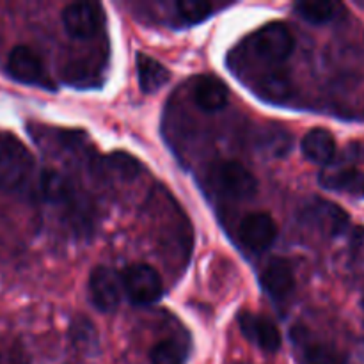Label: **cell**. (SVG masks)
<instances>
[{
  "label": "cell",
  "instance_id": "obj_1",
  "mask_svg": "<svg viewBox=\"0 0 364 364\" xmlns=\"http://www.w3.org/2000/svg\"><path fill=\"white\" fill-rule=\"evenodd\" d=\"M34 159L23 142L9 132H0V191L16 192L31 180Z\"/></svg>",
  "mask_w": 364,
  "mask_h": 364
},
{
  "label": "cell",
  "instance_id": "obj_2",
  "mask_svg": "<svg viewBox=\"0 0 364 364\" xmlns=\"http://www.w3.org/2000/svg\"><path fill=\"white\" fill-rule=\"evenodd\" d=\"M123 291L132 304L148 306L160 301L164 295V281L160 274L146 263H134L121 274Z\"/></svg>",
  "mask_w": 364,
  "mask_h": 364
},
{
  "label": "cell",
  "instance_id": "obj_3",
  "mask_svg": "<svg viewBox=\"0 0 364 364\" xmlns=\"http://www.w3.org/2000/svg\"><path fill=\"white\" fill-rule=\"evenodd\" d=\"M210 178L219 194L235 201H244L258 192L255 174L238 162H219L210 171Z\"/></svg>",
  "mask_w": 364,
  "mask_h": 364
},
{
  "label": "cell",
  "instance_id": "obj_4",
  "mask_svg": "<svg viewBox=\"0 0 364 364\" xmlns=\"http://www.w3.org/2000/svg\"><path fill=\"white\" fill-rule=\"evenodd\" d=\"M251 48L267 63H283L294 53L295 38L290 28L281 21L263 25L251 36Z\"/></svg>",
  "mask_w": 364,
  "mask_h": 364
},
{
  "label": "cell",
  "instance_id": "obj_5",
  "mask_svg": "<svg viewBox=\"0 0 364 364\" xmlns=\"http://www.w3.org/2000/svg\"><path fill=\"white\" fill-rule=\"evenodd\" d=\"M6 68L9 77L20 84L36 85V87L48 89V91L55 89V84L46 71L41 57L28 46H16L11 50Z\"/></svg>",
  "mask_w": 364,
  "mask_h": 364
},
{
  "label": "cell",
  "instance_id": "obj_6",
  "mask_svg": "<svg viewBox=\"0 0 364 364\" xmlns=\"http://www.w3.org/2000/svg\"><path fill=\"white\" fill-rule=\"evenodd\" d=\"M89 294L95 308L102 313L116 311L124 295L121 276L109 267H96L89 277Z\"/></svg>",
  "mask_w": 364,
  "mask_h": 364
},
{
  "label": "cell",
  "instance_id": "obj_7",
  "mask_svg": "<svg viewBox=\"0 0 364 364\" xmlns=\"http://www.w3.org/2000/svg\"><path fill=\"white\" fill-rule=\"evenodd\" d=\"M60 18H63V25L68 34L78 39H87L102 28L105 13L100 4L73 2L64 7Z\"/></svg>",
  "mask_w": 364,
  "mask_h": 364
},
{
  "label": "cell",
  "instance_id": "obj_8",
  "mask_svg": "<svg viewBox=\"0 0 364 364\" xmlns=\"http://www.w3.org/2000/svg\"><path fill=\"white\" fill-rule=\"evenodd\" d=\"M238 238L251 252H265L277 238V224L265 212L249 213L238 226Z\"/></svg>",
  "mask_w": 364,
  "mask_h": 364
},
{
  "label": "cell",
  "instance_id": "obj_9",
  "mask_svg": "<svg viewBox=\"0 0 364 364\" xmlns=\"http://www.w3.org/2000/svg\"><path fill=\"white\" fill-rule=\"evenodd\" d=\"M263 290L269 294L276 304L283 306L290 301L295 290V274L294 267L288 259L274 258L267 263L259 277Z\"/></svg>",
  "mask_w": 364,
  "mask_h": 364
},
{
  "label": "cell",
  "instance_id": "obj_10",
  "mask_svg": "<svg viewBox=\"0 0 364 364\" xmlns=\"http://www.w3.org/2000/svg\"><path fill=\"white\" fill-rule=\"evenodd\" d=\"M238 326H240L242 334L249 341L258 345L265 352H277L281 347V334L279 329L272 320L265 316L255 315V313H240L238 316Z\"/></svg>",
  "mask_w": 364,
  "mask_h": 364
},
{
  "label": "cell",
  "instance_id": "obj_11",
  "mask_svg": "<svg viewBox=\"0 0 364 364\" xmlns=\"http://www.w3.org/2000/svg\"><path fill=\"white\" fill-rule=\"evenodd\" d=\"M192 100L203 112H219L228 105L230 91L226 84L212 75H201L192 85Z\"/></svg>",
  "mask_w": 364,
  "mask_h": 364
},
{
  "label": "cell",
  "instance_id": "obj_12",
  "mask_svg": "<svg viewBox=\"0 0 364 364\" xmlns=\"http://www.w3.org/2000/svg\"><path fill=\"white\" fill-rule=\"evenodd\" d=\"M304 219L318 226L323 233H329L333 237L341 235L348 228L347 212H343L340 206L333 205V203L320 201V199H316L313 205L306 208Z\"/></svg>",
  "mask_w": 364,
  "mask_h": 364
},
{
  "label": "cell",
  "instance_id": "obj_13",
  "mask_svg": "<svg viewBox=\"0 0 364 364\" xmlns=\"http://www.w3.org/2000/svg\"><path fill=\"white\" fill-rule=\"evenodd\" d=\"M318 181L327 191L340 192L352 198H364V173L355 167L326 171L320 174Z\"/></svg>",
  "mask_w": 364,
  "mask_h": 364
},
{
  "label": "cell",
  "instance_id": "obj_14",
  "mask_svg": "<svg viewBox=\"0 0 364 364\" xmlns=\"http://www.w3.org/2000/svg\"><path fill=\"white\" fill-rule=\"evenodd\" d=\"M302 153L308 160L318 166H329L336 156V141L326 128H313L302 137Z\"/></svg>",
  "mask_w": 364,
  "mask_h": 364
},
{
  "label": "cell",
  "instance_id": "obj_15",
  "mask_svg": "<svg viewBox=\"0 0 364 364\" xmlns=\"http://www.w3.org/2000/svg\"><path fill=\"white\" fill-rule=\"evenodd\" d=\"M137 78L142 92L153 95L169 82L171 73L164 64L146 53H137Z\"/></svg>",
  "mask_w": 364,
  "mask_h": 364
},
{
  "label": "cell",
  "instance_id": "obj_16",
  "mask_svg": "<svg viewBox=\"0 0 364 364\" xmlns=\"http://www.w3.org/2000/svg\"><path fill=\"white\" fill-rule=\"evenodd\" d=\"M340 4L329 0H306L295 4V13L311 25H323L333 21L340 13Z\"/></svg>",
  "mask_w": 364,
  "mask_h": 364
},
{
  "label": "cell",
  "instance_id": "obj_17",
  "mask_svg": "<svg viewBox=\"0 0 364 364\" xmlns=\"http://www.w3.org/2000/svg\"><path fill=\"white\" fill-rule=\"evenodd\" d=\"M302 364H347V355L327 343H311L302 352Z\"/></svg>",
  "mask_w": 364,
  "mask_h": 364
},
{
  "label": "cell",
  "instance_id": "obj_18",
  "mask_svg": "<svg viewBox=\"0 0 364 364\" xmlns=\"http://www.w3.org/2000/svg\"><path fill=\"white\" fill-rule=\"evenodd\" d=\"M107 169L121 180H134L141 173V164L128 153H112L105 159Z\"/></svg>",
  "mask_w": 364,
  "mask_h": 364
},
{
  "label": "cell",
  "instance_id": "obj_19",
  "mask_svg": "<svg viewBox=\"0 0 364 364\" xmlns=\"http://www.w3.org/2000/svg\"><path fill=\"white\" fill-rule=\"evenodd\" d=\"M185 348L176 340H164L151 348V364H183L185 363Z\"/></svg>",
  "mask_w": 364,
  "mask_h": 364
},
{
  "label": "cell",
  "instance_id": "obj_20",
  "mask_svg": "<svg viewBox=\"0 0 364 364\" xmlns=\"http://www.w3.org/2000/svg\"><path fill=\"white\" fill-rule=\"evenodd\" d=\"M212 4L205 2V0H178L176 2L178 16L183 23L188 25L201 23L212 14Z\"/></svg>",
  "mask_w": 364,
  "mask_h": 364
},
{
  "label": "cell",
  "instance_id": "obj_21",
  "mask_svg": "<svg viewBox=\"0 0 364 364\" xmlns=\"http://www.w3.org/2000/svg\"><path fill=\"white\" fill-rule=\"evenodd\" d=\"M259 87L263 89L265 96H274V98H287L290 95V82L284 75L270 73L259 82Z\"/></svg>",
  "mask_w": 364,
  "mask_h": 364
},
{
  "label": "cell",
  "instance_id": "obj_22",
  "mask_svg": "<svg viewBox=\"0 0 364 364\" xmlns=\"http://www.w3.org/2000/svg\"><path fill=\"white\" fill-rule=\"evenodd\" d=\"M0 364H23V361L20 359V355L4 354L0 355Z\"/></svg>",
  "mask_w": 364,
  "mask_h": 364
}]
</instances>
